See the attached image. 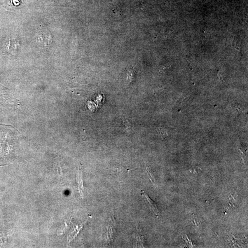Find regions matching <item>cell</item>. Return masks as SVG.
<instances>
[{
    "label": "cell",
    "instance_id": "obj_1",
    "mask_svg": "<svg viewBox=\"0 0 248 248\" xmlns=\"http://www.w3.org/2000/svg\"><path fill=\"white\" fill-rule=\"evenodd\" d=\"M38 42L43 46L46 47L50 45L52 41V37L50 34L43 33L38 37Z\"/></svg>",
    "mask_w": 248,
    "mask_h": 248
},
{
    "label": "cell",
    "instance_id": "obj_2",
    "mask_svg": "<svg viewBox=\"0 0 248 248\" xmlns=\"http://www.w3.org/2000/svg\"><path fill=\"white\" fill-rule=\"evenodd\" d=\"M142 191V194L144 196H145L146 198H147V200H148V203H149V206H150V208L153 211V212L155 214V215H156V216H158V215H159V210H158V209L157 206L156 204V202H154L152 200H151V198H150L149 197V196H148V194H146V193L144 192V191Z\"/></svg>",
    "mask_w": 248,
    "mask_h": 248
},
{
    "label": "cell",
    "instance_id": "obj_3",
    "mask_svg": "<svg viewBox=\"0 0 248 248\" xmlns=\"http://www.w3.org/2000/svg\"><path fill=\"white\" fill-rule=\"evenodd\" d=\"M18 46V43L16 41L12 42L11 41H9L8 44L7 45V50L8 51L9 53H10L12 54H16Z\"/></svg>",
    "mask_w": 248,
    "mask_h": 248
},
{
    "label": "cell",
    "instance_id": "obj_4",
    "mask_svg": "<svg viewBox=\"0 0 248 248\" xmlns=\"http://www.w3.org/2000/svg\"><path fill=\"white\" fill-rule=\"evenodd\" d=\"M122 129L124 132L129 134L132 131V124L127 119H124L122 120Z\"/></svg>",
    "mask_w": 248,
    "mask_h": 248
},
{
    "label": "cell",
    "instance_id": "obj_5",
    "mask_svg": "<svg viewBox=\"0 0 248 248\" xmlns=\"http://www.w3.org/2000/svg\"><path fill=\"white\" fill-rule=\"evenodd\" d=\"M77 181H78V184H79V190H80V193L81 196L83 195V180H82V174L80 170L78 176L77 177Z\"/></svg>",
    "mask_w": 248,
    "mask_h": 248
},
{
    "label": "cell",
    "instance_id": "obj_6",
    "mask_svg": "<svg viewBox=\"0 0 248 248\" xmlns=\"http://www.w3.org/2000/svg\"><path fill=\"white\" fill-rule=\"evenodd\" d=\"M156 132L158 135L162 137H165L169 135L168 131L164 128H158L156 129Z\"/></svg>",
    "mask_w": 248,
    "mask_h": 248
},
{
    "label": "cell",
    "instance_id": "obj_7",
    "mask_svg": "<svg viewBox=\"0 0 248 248\" xmlns=\"http://www.w3.org/2000/svg\"><path fill=\"white\" fill-rule=\"evenodd\" d=\"M146 169H147V172H148V174H149V178H150L151 181L152 182H155V178H154V176H153V174L151 171L150 168L148 166H146Z\"/></svg>",
    "mask_w": 248,
    "mask_h": 248
}]
</instances>
